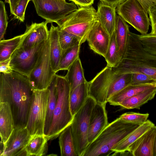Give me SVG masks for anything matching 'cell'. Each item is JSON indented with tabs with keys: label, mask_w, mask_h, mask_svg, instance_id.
I'll return each mask as SVG.
<instances>
[{
	"label": "cell",
	"mask_w": 156,
	"mask_h": 156,
	"mask_svg": "<svg viewBox=\"0 0 156 156\" xmlns=\"http://www.w3.org/2000/svg\"><path fill=\"white\" fill-rule=\"evenodd\" d=\"M34 90L27 77L14 71L0 73V103L9 104L15 126L26 127Z\"/></svg>",
	"instance_id": "obj_1"
},
{
	"label": "cell",
	"mask_w": 156,
	"mask_h": 156,
	"mask_svg": "<svg viewBox=\"0 0 156 156\" xmlns=\"http://www.w3.org/2000/svg\"><path fill=\"white\" fill-rule=\"evenodd\" d=\"M112 69L117 74L141 73L156 80V55L145 51L138 35L129 31L126 54Z\"/></svg>",
	"instance_id": "obj_2"
},
{
	"label": "cell",
	"mask_w": 156,
	"mask_h": 156,
	"mask_svg": "<svg viewBox=\"0 0 156 156\" xmlns=\"http://www.w3.org/2000/svg\"><path fill=\"white\" fill-rule=\"evenodd\" d=\"M140 125L126 122L119 117L109 123L88 144L83 156L111 155L114 147Z\"/></svg>",
	"instance_id": "obj_3"
},
{
	"label": "cell",
	"mask_w": 156,
	"mask_h": 156,
	"mask_svg": "<svg viewBox=\"0 0 156 156\" xmlns=\"http://www.w3.org/2000/svg\"><path fill=\"white\" fill-rule=\"evenodd\" d=\"M132 74H116L107 66L88 82L89 96L97 103L106 104L113 95L130 85Z\"/></svg>",
	"instance_id": "obj_4"
},
{
	"label": "cell",
	"mask_w": 156,
	"mask_h": 156,
	"mask_svg": "<svg viewBox=\"0 0 156 156\" xmlns=\"http://www.w3.org/2000/svg\"><path fill=\"white\" fill-rule=\"evenodd\" d=\"M56 76L58 97L51 126L46 135L48 140L59 136L63 130L71 124L73 118L70 108V85L65 76L56 74Z\"/></svg>",
	"instance_id": "obj_5"
},
{
	"label": "cell",
	"mask_w": 156,
	"mask_h": 156,
	"mask_svg": "<svg viewBox=\"0 0 156 156\" xmlns=\"http://www.w3.org/2000/svg\"><path fill=\"white\" fill-rule=\"evenodd\" d=\"M97 11L92 5L80 7L78 9L57 22L59 29L78 37L82 43L98 21Z\"/></svg>",
	"instance_id": "obj_6"
},
{
	"label": "cell",
	"mask_w": 156,
	"mask_h": 156,
	"mask_svg": "<svg viewBox=\"0 0 156 156\" xmlns=\"http://www.w3.org/2000/svg\"><path fill=\"white\" fill-rule=\"evenodd\" d=\"M96 103L94 99L89 96L83 106L73 116L71 126L77 156H83L88 144V133L90 119Z\"/></svg>",
	"instance_id": "obj_7"
},
{
	"label": "cell",
	"mask_w": 156,
	"mask_h": 156,
	"mask_svg": "<svg viewBox=\"0 0 156 156\" xmlns=\"http://www.w3.org/2000/svg\"><path fill=\"white\" fill-rule=\"evenodd\" d=\"M49 90H34L26 127L31 136L44 135Z\"/></svg>",
	"instance_id": "obj_8"
},
{
	"label": "cell",
	"mask_w": 156,
	"mask_h": 156,
	"mask_svg": "<svg viewBox=\"0 0 156 156\" xmlns=\"http://www.w3.org/2000/svg\"><path fill=\"white\" fill-rule=\"evenodd\" d=\"M56 74L51 62L49 37L45 41L36 66L28 78L34 90H42L48 88Z\"/></svg>",
	"instance_id": "obj_9"
},
{
	"label": "cell",
	"mask_w": 156,
	"mask_h": 156,
	"mask_svg": "<svg viewBox=\"0 0 156 156\" xmlns=\"http://www.w3.org/2000/svg\"><path fill=\"white\" fill-rule=\"evenodd\" d=\"M116 12L141 34H147L150 19L137 0H126L116 8Z\"/></svg>",
	"instance_id": "obj_10"
},
{
	"label": "cell",
	"mask_w": 156,
	"mask_h": 156,
	"mask_svg": "<svg viewBox=\"0 0 156 156\" xmlns=\"http://www.w3.org/2000/svg\"><path fill=\"white\" fill-rule=\"evenodd\" d=\"M45 41L31 48L20 47L16 49L10 58L12 69L28 77L38 61Z\"/></svg>",
	"instance_id": "obj_11"
},
{
	"label": "cell",
	"mask_w": 156,
	"mask_h": 156,
	"mask_svg": "<svg viewBox=\"0 0 156 156\" xmlns=\"http://www.w3.org/2000/svg\"><path fill=\"white\" fill-rule=\"evenodd\" d=\"M37 14L48 23H55L78 9L73 2L62 0H30Z\"/></svg>",
	"instance_id": "obj_12"
},
{
	"label": "cell",
	"mask_w": 156,
	"mask_h": 156,
	"mask_svg": "<svg viewBox=\"0 0 156 156\" xmlns=\"http://www.w3.org/2000/svg\"><path fill=\"white\" fill-rule=\"evenodd\" d=\"M32 136L26 127L15 126L6 142H1L2 147L0 156H25V148Z\"/></svg>",
	"instance_id": "obj_13"
},
{
	"label": "cell",
	"mask_w": 156,
	"mask_h": 156,
	"mask_svg": "<svg viewBox=\"0 0 156 156\" xmlns=\"http://www.w3.org/2000/svg\"><path fill=\"white\" fill-rule=\"evenodd\" d=\"M110 39V35L98 20L90 31L87 40L91 50L104 57Z\"/></svg>",
	"instance_id": "obj_14"
},
{
	"label": "cell",
	"mask_w": 156,
	"mask_h": 156,
	"mask_svg": "<svg viewBox=\"0 0 156 156\" xmlns=\"http://www.w3.org/2000/svg\"><path fill=\"white\" fill-rule=\"evenodd\" d=\"M105 104L97 102L90 115L88 133V144L108 124Z\"/></svg>",
	"instance_id": "obj_15"
},
{
	"label": "cell",
	"mask_w": 156,
	"mask_h": 156,
	"mask_svg": "<svg viewBox=\"0 0 156 156\" xmlns=\"http://www.w3.org/2000/svg\"><path fill=\"white\" fill-rule=\"evenodd\" d=\"M156 136V126L154 125L130 145L126 151L133 156H153Z\"/></svg>",
	"instance_id": "obj_16"
},
{
	"label": "cell",
	"mask_w": 156,
	"mask_h": 156,
	"mask_svg": "<svg viewBox=\"0 0 156 156\" xmlns=\"http://www.w3.org/2000/svg\"><path fill=\"white\" fill-rule=\"evenodd\" d=\"M48 23L46 21L40 23H32L30 25H27L26 35L19 47L31 48L47 40L49 37Z\"/></svg>",
	"instance_id": "obj_17"
},
{
	"label": "cell",
	"mask_w": 156,
	"mask_h": 156,
	"mask_svg": "<svg viewBox=\"0 0 156 156\" xmlns=\"http://www.w3.org/2000/svg\"><path fill=\"white\" fill-rule=\"evenodd\" d=\"M116 9L101 1L98 4L96 13L98 20L110 37L115 28L117 15Z\"/></svg>",
	"instance_id": "obj_18"
},
{
	"label": "cell",
	"mask_w": 156,
	"mask_h": 156,
	"mask_svg": "<svg viewBox=\"0 0 156 156\" xmlns=\"http://www.w3.org/2000/svg\"><path fill=\"white\" fill-rule=\"evenodd\" d=\"M15 127L10 106L7 102L0 103V135L1 142L5 143Z\"/></svg>",
	"instance_id": "obj_19"
},
{
	"label": "cell",
	"mask_w": 156,
	"mask_h": 156,
	"mask_svg": "<svg viewBox=\"0 0 156 156\" xmlns=\"http://www.w3.org/2000/svg\"><path fill=\"white\" fill-rule=\"evenodd\" d=\"M154 126V124L152 122L147 120L114 147L112 149L114 154L111 155H115L117 153L126 151L127 148L130 145Z\"/></svg>",
	"instance_id": "obj_20"
},
{
	"label": "cell",
	"mask_w": 156,
	"mask_h": 156,
	"mask_svg": "<svg viewBox=\"0 0 156 156\" xmlns=\"http://www.w3.org/2000/svg\"><path fill=\"white\" fill-rule=\"evenodd\" d=\"M58 26L55 27L51 23L49 30L50 41V55L52 67L56 73L62 55V49L59 40Z\"/></svg>",
	"instance_id": "obj_21"
},
{
	"label": "cell",
	"mask_w": 156,
	"mask_h": 156,
	"mask_svg": "<svg viewBox=\"0 0 156 156\" xmlns=\"http://www.w3.org/2000/svg\"><path fill=\"white\" fill-rule=\"evenodd\" d=\"M88 82L81 84L70 91L69 104L73 116L83 106L89 96Z\"/></svg>",
	"instance_id": "obj_22"
},
{
	"label": "cell",
	"mask_w": 156,
	"mask_h": 156,
	"mask_svg": "<svg viewBox=\"0 0 156 156\" xmlns=\"http://www.w3.org/2000/svg\"><path fill=\"white\" fill-rule=\"evenodd\" d=\"M156 94V86L125 99L119 106L122 109H140L141 106L152 99Z\"/></svg>",
	"instance_id": "obj_23"
},
{
	"label": "cell",
	"mask_w": 156,
	"mask_h": 156,
	"mask_svg": "<svg viewBox=\"0 0 156 156\" xmlns=\"http://www.w3.org/2000/svg\"><path fill=\"white\" fill-rule=\"evenodd\" d=\"M129 27L126 22L119 15H117L115 30L116 41L122 59L127 48Z\"/></svg>",
	"instance_id": "obj_24"
},
{
	"label": "cell",
	"mask_w": 156,
	"mask_h": 156,
	"mask_svg": "<svg viewBox=\"0 0 156 156\" xmlns=\"http://www.w3.org/2000/svg\"><path fill=\"white\" fill-rule=\"evenodd\" d=\"M48 140L45 135L32 136L24 149L25 156L45 155L48 149Z\"/></svg>",
	"instance_id": "obj_25"
},
{
	"label": "cell",
	"mask_w": 156,
	"mask_h": 156,
	"mask_svg": "<svg viewBox=\"0 0 156 156\" xmlns=\"http://www.w3.org/2000/svg\"><path fill=\"white\" fill-rule=\"evenodd\" d=\"M155 86L152 84L129 85L113 95L108 102L111 105L119 106L125 99Z\"/></svg>",
	"instance_id": "obj_26"
},
{
	"label": "cell",
	"mask_w": 156,
	"mask_h": 156,
	"mask_svg": "<svg viewBox=\"0 0 156 156\" xmlns=\"http://www.w3.org/2000/svg\"><path fill=\"white\" fill-rule=\"evenodd\" d=\"M67 71L65 77L70 85V91L79 85L87 81L85 78L83 69L79 57Z\"/></svg>",
	"instance_id": "obj_27"
},
{
	"label": "cell",
	"mask_w": 156,
	"mask_h": 156,
	"mask_svg": "<svg viewBox=\"0 0 156 156\" xmlns=\"http://www.w3.org/2000/svg\"><path fill=\"white\" fill-rule=\"evenodd\" d=\"M26 35L25 32L11 39L0 40V62L10 59L13 53L20 47Z\"/></svg>",
	"instance_id": "obj_28"
},
{
	"label": "cell",
	"mask_w": 156,
	"mask_h": 156,
	"mask_svg": "<svg viewBox=\"0 0 156 156\" xmlns=\"http://www.w3.org/2000/svg\"><path fill=\"white\" fill-rule=\"evenodd\" d=\"M56 74L48 88L49 92L44 127V134L45 136L50 127L53 118V112L57 103L58 92L56 87Z\"/></svg>",
	"instance_id": "obj_29"
},
{
	"label": "cell",
	"mask_w": 156,
	"mask_h": 156,
	"mask_svg": "<svg viewBox=\"0 0 156 156\" xmlns=\"http://www.w3.org/2000/svg\"><path fill=\"white\" fill-rule=\"evenodd\" d=\"M59 144L61 156H77L72 134L71 125L60 133Z\"/></svg>",
	"instance_id": "obj_30"
},
{
	"label": "cell",
	"mask_w": 156,
	"mask_h": 156,
	"mask_svg": "<svg viewBox=\"0 0 156 156\" xmlns=\"http://www.w3.org/2000/svg\"><path fill=\"white\" fill-rule=\"evenodd\" d=\"M81 45H77L62 50L57 72L68 70L71 66L78 58Z\"/></svg>",
	"instance_id": "obj_31"
},
{
	"label": "cell",
	"mask_w": 156,
	"mask_h": 156,
	"mask_svg": "<svg viewBox=\"0 0 156 156\" xmlns=\"http://www.w3.org/2000/svg\"><path fill=\"white\" fill-rule=\"evenodd\" d=\"M107 66L112 68L116 66L122 59L116 41L115 31L110 37L108 47L104 57Z\"/></svg>",
	"instance_id": "obj_32"
},
{
	"label": "cell",
	"mask_w": 156,
	"mask_h": 156,
	"mask_svg": "<svg viewBox=\"0 0 156 156\" xmlns=\"http://www.w3.org/2000/svg\"><path fill=\"white\" fill-rule=\"evenodd\" d=\"M59 40L62 50L82 44L77 36L59 29Z\"/></svg>",
	"instance_id": "obj_33"
},
{
	"label": "cell",
	"mask_w": 156,
	"mask_h": 156,
	"mask_svg": "<svg viewBox=\"0 0 156 156\" xmlns=\"http://www.w3.org/2000/svg\"><path fill=\"white\" fill-rule=\"evenodd\" d=\"M144 50L150 53L156 55V36L147 34L138 35Z\"/></svg>",
	"instance_id": "obj_34"
},
{
	"label": "cell",
	"mask_w": 156,
	"mask_h": 156,
	"mask_svg": "<svg viewBox=\"0 0 156 156\" xmlns=\"http://www.w3.org/2000/svg\"><path fill=\"white\" fill-rule=\"evenodd\" d=\"M149 116L148 113L141 114L133 112H126L122 114L119 117L127 122L141 125L145 122Z\"/></svg>",
	"instance_id": "obj_35"
},
{
	"label": "cell",
	"mask_w": 156,
	"mask_h": 156,
	"mask_svg": "<svg viewBox=\"0 0 156 156\" xmlns=\"http://www.w3.org/2000/svg\"><path fill=\"white\" fill-rule=\"evenodd\" d=\"M130 85H138L147 84L156 85V80L149 76L141 73H132Z\"/></svg>",
	"instance_id": "obj_36"
},
{
	"label": "cell",
	"mask_w": 156,
	"mask_h": 156,
	"mask_svg": "<svg viewBox=\"0 0 156 156\" xmlns=\"http://www.w3.org/2000/svg\"><path fill=\"white\" fill-rule=\"evenodd\" d=\"M0 40L4 39V36L8 26V15L4 2L0 1Z\"/></svg>",
	"instance_id": "obj_37"
},
{
	"label": "cell",
	"mask_w": 156,
	"mask_h": 156,
	"mask_svg": "<svg viewBox=\"0 0 156 156\" xmlns=\"http://www.w3.org/2000/svg\"><path fill=\"white\" fill-rule=\"evenodd\" d=\"M30 0H21L16 6L13 15L14 17L22 22L25 20V10Z\"/></svg>",
	"instance_id": "obj_38"
},
{
	"label": "cell",
	"mask_w": 156,
	"mask_h": 156,
	"mask_svg": "<svg viewBox=\"0 0 156 156\" xmlns=\"http://www.w3.org/2000/svg\"><path fill=\"white\" fill-rule=\"evenodd\" d=\"M148 13L151 27V31L149 34L156 36V4L150 8Z\"/></svg>",
	"instance_id": "obj_39"
},
{
	"label": "cell",
	"mask_w": 156,
	"mask_h": 156,
	"mask_svg": "<svg viewBox=\"0 0 156 156\" xmlns=\"http://www.w3.org/2000/svg\"><path fill=\"white\" fill-rule=\"evenodd\" d=\"M10 59L3 62H0V72L4 74H9L14 71L10 64Z\"/></svg>",
	"instance_id": "obj_40"
},
{
	"label": "cell",
	"mask_w": 156,
	"mask_h": 156,
	"mask_svg": "<svg viewBox=\"0 0 156 156\" xmlns=\"http://www.w3.org/2000/svg\"><path fill=\"white\" fill-rule=\"evenodd\" d=\"M140 4L145 13L147 15L150 8L156 4V0H137Z\"/></svg>",
	"instance_id": "obj_41"
},
{
	"label": "cell",
	"mask_w": 156,
	"mask_h": 156,
	"mask_svg": "<svg viewBox=\"0 0 156 156\" xmlns=\"http://www.w3.org/2000/svg\"><path fill=\"white\" fill-rule=\"evenodd\" d=\"M80 7H86L92 5L94 0H69Z\"/></svg>",
	"instance_id": "obj_42"
},
{
	"label": "cell",
	"mask_w": 156,
	"mask_h": 156,
	"mask_svg": "<svg viewBox=\"0 0 156 156\" xmlns=\"http://www.w3.org/2000/svg\"><path fill=\"white\" fill-rule=\"evenodd\" d=\"M101 2L115 8L126 0H100Z\"/></svg>",
	"instance_id": "obj_43"
},
{
	"label": "cell",
	"mask_w": 156,
	"mask_h": 156,
	"mask_svg": "<svg viewBox=\"0 0 156 156\" xmlns=\"http://www.w3.org/2000/svg\"><path fill=\"white\" fill-rule=\"evenodd\" d=\"M21 0H9V5L11 13L13 15L15 8Z\"/></svg>",
	"instance_id": "obj_44"
},
{
	"label": "cell",
	"mask_w": 156,
	"mask_h": 156,
	"mask_svg": "<svg viewBox=\"0 0 156 156\" xmlns=\"http://www.w3.org/2000/svg\"><path fill=\"white\" fill-rule=\"evenodd\" d=\"M153 154V156H156V136L154 144Z\"/></svg>",
	"instance_id": "obj_45"
},
{
	"label": "cell",
	"mask_w": 156,
	"mask_h": 156,
	"mask_svg": "<svg viewBox=\"0 0 156 156\" xmlns=\"http://www.w3.org/2000/svg\"><path fill=\"white\" fill-rule=\"evenodd\" d=\"M5 1L6 3H9V0H5Z\"/></svg>",
	"instance_id": "obj_46"
},
{
	"label": "cell",
	"mask_w": 156,
	"mask_h": 156,
	"mask_svg": "<svg viewBox=\"0 0 156 156\" xmlns=\"http://www.w3.org/2000/svg\"></svg>",
	"instance_id": "obj_47"
}]
</instances>
